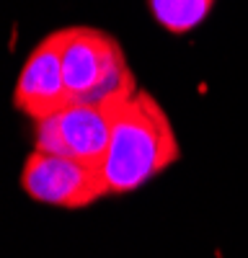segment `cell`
Here are the masks:
<instances>
[{"instance_id":"6da1fadb","label":"cell","mask_w":248,"mask_h":258,"mask_svg":"<svg viewBox=\"0 0 248 258\" xmlns=\"http://www.w3.org/2000/svg\"><path fill=\"white\" fill-rule=\"evenodd\" d=\"M181 158V145L165 109L148 91H137L119 109L103 158L109 194H132Z\"/></svg>"},{"instance_id":"7a4b0ae2","label":"cell","mask_w":248,"mask_h":258,"mask_svg":"<svg viewBox=\"0 0 248 258\" xmlns=\"http://www.w3.org/2000/svg\"><path fill=\"white\" fill-rule=\"evenodd\" d=\"M62 75L70 103L127 101L140 91L121 44L111 34L91 26H70Z\"/></svg>"},{"instance_id":"3957f363","label":"cell","mask_w":248,"mask_h":258,"mask_svg":"<svg viewBox=\"0 0 248 258\" xmlns=\"http://www.w3.org/2000/svg\"><path fill=\"white\" fill-rule=\"evenodd\" d=\"M21 188L34 202L59 209H86L111 197L101 163L39 150H34L24 163Z\"/></svg>"},{"instance_id":"277c9868","label":"cell","mask_w":248,"mask_h":258,"mask_svg":"<svg viewBox=\"0 0 248 258\" xmlns=\"http://www.w3.org/2000/svg\"><path fill=\"white\" fill-rule=\"evenodd\" d=\"M127 101L68 103L59 114L36 119L34 121V150L52 153V155H70L80 160H93L103 165L116 114Z\"/></svg>"},{"instance_id":"5b68a950","label":"cell","mask_w":248,"mask_h":258,"mask_svg":"<svg viewBox=\"0 0 248 258\" xmlns=\"http://www.w3.org/2000/svg\"><path fill=\"white\" fill-rule=\"evenodd\" d=\"M68 36L70 29L52 31L44 41L34 47L18 73L13 106L24 111L31 121L59 114L70 103L65 75H62V52H65Z\"/></svg>"},{"instance_id":"8992f818","label":"cell","mask_w":248,"mask_h":258,"mask_svg":"<svg viewBox=\"0 0 248 258\" xmlns=\"http://www.w3.org/2000/svg\"><path fill=\"white\" fill-rule=\"evenodd\" d=\"M150 13L171 34H189L210 16L215 0H148Z\"/></svg>"}]
</instances>
